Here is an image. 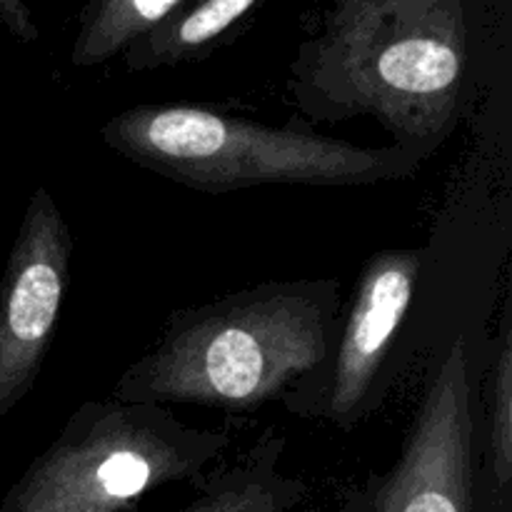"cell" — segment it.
Here are the masks:
<instances>
[{
  "mask_svg": "<svg viewBox=\"0 0 512 512\" xmlns=\"http://www.w3.org/2000/svg\"><path fill=\"white\" fill-rule=\"evenodd\" d=\"M340 308L335 278L265 280L180 308L120 373L113 398L250 415L328 355Z\"/></svg>",
  "mask_w": 512,
  "mask_h": 512,
  "instance_id": "7a4b0ae2",
  "label": "cell"
},
{
  "mask_svg": "<svg viewBox=\"0 0 512 512\" xmlns=\"http://www.w3.org/2000/svg\"><path fill=\"white\" fill-rule=\"evenodd\" d=\"M490 383V455L500 490L512 480V338L505 325Z\"/></svg>",
  "mask_w": 512,
  "mask_h": 512,
  "instance_id": "8fae6325",
  "label": "cell"
},
{
  "mask_svg": "<svg viewBox=\"0 0 512 512\" xmlns=\"http://www.w3.org/2000/svg\"><path fill=\"white\" fill-rule=\"evenodd\" d=\"M183 5L185 0H90L80 10L70 65L95 68L108 63Z\"/></svg>",
  "mask_w": 512,
  "mask_h": 512,
  "instance_id": "30bf717a",
  "label": "cell"
},
{
  "mask_svg": "<svg viewBox=\"0 0 512 512\" xmlns=\"http://www.w3.org/2000/svg\"><path fill=\"white\" fill-rule=\"evenodd\" d=\"M285 445L283 430L268 425L230 463H215L178 512H293L308 495V483L280 470Z\"/></svg>",
  "mask_w": 512,
  "mask_h": 512,
  "instance_id": "ba28073f",
  "label": "cell"
},
{
  "mask_svg": "<svg viewBox=\"0 0 512 512\" xmlns=\"http://www.w3.org/2000/svg\"><path fill=\"white\" fill-rule=\"evenodd\" d=\"M105 148L198 193L255 185L355 188L408 180L433 155L408 145L365 148L313 133L308 123L265 125L203 105H133L100 125Z\"/></svg>",
  "mask_w": 512,
  "mask_h": 512,
  "instance_id": "3957f363",
  "label": "cell"
},
{
  "mask_svg": "<svg viewBox=\"0 0 512 512\" xmlns=\"http://www.w3.org/2000/svg\"><path fill=\"white\" fill-rule=\"evenodd\" d=\"M0 25L23 45L40 40V28L35 23L33 10L23 0H0Z\"/></svg>",
  "mask_w": 512,
  "mask_h": 512,
  "instance_id": "7c38bea8",
  "label": "cell"
},
{
  "mask_svg": "<svg viewBox=\"0 0 512 512\" xmlns=\"http://www.w3.org/2000/svg\"><path fill=\"white\" fill-rule=\"evenodd\" d=\"M470 70L463 0H340L295 50L288 95L303 123L373 118L393 145L433 155L458 125Z\"/></svg>",
  "mask_w": 512,
  "mask_h": 512,
  "instance_id": "6da1fadb",
  "label": "cell"
},
{
  "mask_svg": "<svg viewBox=\"0 0 512 512\" xmlns=\"http://www.w3.org/2000/svg\"><path fill=\"white\" fill-rule=\"evenodd\" d=\"M263 0H205L188 3L178 13L168 15L148 35L130 45L123 53L128 73L175 68L198 63L215 48L230 43L250 25Z\"/></svg>",
  "mask_w": 512,
  "mask_h": 512,
  "instance_id": "9c48e42d",
  "label": "cell"
},
{
  "mask_svg": "<svg viewBox=\"0 0 512 512\" xmlns=\"http://www.w3.org/2000/svg\"><path fill=\"white\" fill-rule=\"evenodd\" d=\"M73 283V233L48 188L25 203L0 278V423L33 390Z\"/></svg>",
  "mask_w": 512,
  "mask_h": 512,
  "instance_id": "52a82bcc",
  "label": "cell"
},
{
  "mask_svg": "<svg viewBox=\"0 0 512 512\" xmlns=\"http://www.w3.org/2000/svg\"><path fill=\"white\" fill-rule=\"evenodd\" d=\"M425 255V248H395L365 260L353 298L340 308L328 355L280 395L290 415L353 430L375 413L383 368L413 308Z\"/></svg>",
  "mask_w": 512,
  "mask_h": 512,
  "instance_id": "5b68a950",
  "label": "cell"
},
{
  "mask_svg": "<svg viewBox=\"0 0 512 512\" xmlns=\"http://www.w3.org/2000/svg\"><path fill=\"white\" fill-rule=\"evenodd\" d=\"M470 360L458 338L425 388L393 468L368 475L348 512H478Z\"/></svg>",
  "mask_w": 512,
  "mask_h": 512,
  "instance_id": "8992f818",
  "label": "cell"
},
{
  "mask_svg": "<svg viewBox=\"0 0 512 512\" xmlns=\"http://www.w3.org/2000/svg\"><path fill=\"white\" fill-rule=\"evenodd\" d=\"M233 428H193L170 408L85 400L0 500V512H133L165 485H195Z\"/></svg>",
  "mask_w": 512,
  "mask_h": 512,
  "instance_id": "277c9868",
  "label": "cell"
}]
</instances>
